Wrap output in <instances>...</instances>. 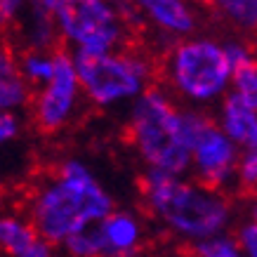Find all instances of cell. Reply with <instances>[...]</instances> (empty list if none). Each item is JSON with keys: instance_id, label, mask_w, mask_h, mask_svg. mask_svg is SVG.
<instances>
[{"instance_id": "obj_1", "label": "cell", "mask_w": 257, "mask_h": 257, "mask_svg": "<svg viewBox=\"0 0 257 257\" xmlns=\"http://www.w3.org/2000/svg\"><path fill=\"white\" fill-rule=\"evenodd\" d=\"M116 196L80 156H64L43 172L24 201V215L52 245L99 222L116 208Z\"/></svg>"}, {"instance_id": "obj_2", "label": "cell", "mask_w": 257, "mask_h": 257, "mask_svg": "<svg viewBox=\"0 0 257 257\" xmlns=\"http://www.w3.org/2000/svg\"><path fill=\"white\" fill-rule=\"evenodd\" d=\"M140 201L144 215L182 245L229 231L236 224V205L229 194L191 175L142 170Z\"/></svg>"}, {"instance_id": "obj_3", "label": "cell", "mask_w": 257, "mask_h": 257, "mask_svg": "<svg viewBox=\"0 0 257 257\" xmlns=\"http://www.w3.org/2000/svg\"><path fill=\"white\" fill-rule=\"evenodd\" d=\"M210 118L208 109L182 106L154 83L125 106V140L144 170L189 175L191 142Z\"/></svg>"}, {"instance_id": "obj_4", "label": "cell", "mask_w": 257, "mask_h": 257, "mask_svg": "<svg viewBox=\"0 0 257 257\" xmlns=\"http://www.w3.org/2000/svg\"><path fill=\"white\" fill-rule=\"evenodd\" d=\"M234 66L229 64L224 43L210 33H194L175 40L161 52V85L182 104L194 109H215L231 90Z\"/></svg>"}, {"instance_id": "obj_5", "label": "cell", "mask_w": 257, "mask_h": 257, "mask_svg": "<svg viewBox=\"0 0 257 257\" xmlns=\"http://www.w3.org/2000/svg\"><path fill=\"white\" fill-rule=\"evenodd\" d=\"M87 106L116 111L133 104L158 78V62L133 43L106 52H71Z\"/></svg>"}, {"instance_id": "obj_6", "label": "cell", "mask_w": 257, "mask_h": 257, "mask_svg": "<svg viewBox=\"0 0 257 257\" xmlns=\"http://www.w3.org/2000/svg\"><path fill=\"white\" fill-rule=\"evenodd\" d=\"M52 17L59 45L71 52H106L133 43L135 31L109 0H38Z\"/></svg>"}, {"instance_id": "obj_7", "label": "cell", "mask_w": 257, "mask_h": 257, "mask_svg": "<svg viewBox=\"0 0 257 257\" xmlns=\"http://www.w3.org/2000/svg\"><path fill=\"white\" fill-rule=\"evenodd\" d=\"M87 101L78 80L71 50L64 45L55 47V71L47 83L36 87L31 94L29 113L31 123L40 135H62L71 125L78 123Z\"/></svg>"}, {"instance_id": "obj_8", "label": "cell", "mask_w": 257, "mask_h": 257, "mask_svg": "<svg viewBox=\"0 0 257 257\" xmlns=\"http://www.w3.org/2000/svg\"><path fill=\"white\" fill-rule=\"evenodd\" d=\"M149 217L140 210L113 208L99 222L69 236L59 245L62 257H142L149 245Z\"/></svg>"}, {"instance_id": "obj_9", "label": "cell", "mask_w": 257, "mask_h": 257, "mask_svg": "<svg viewBox=\"0 0 257 257\" xmlns=\"http://www.w3.org/2000/svg\"><path fill=\"white\" fill-rule=\"evenodd\" d=\"M241 149L229 140V135L210 118L191 142L189 175L219 191H231L236 184V163Z\"/></svg>"}, {"instance_id": "obj_10", "label": "cell", "mask_w": 257, "mask_h": 257, "mask_svg": "<svg viewBox=\"0 0 257 257\" xmlns=\"http://www.w3.org/2000/svg\"><path fill=\"white\" fill-rule=\"evenodd\" d=\"M144 29H151L163 43L161 52L175 40L201 31V8L196 0H135Z\"/></svg>"}, {"instance_id": "obj_11", "label": "cell", "mask_w": 257, "mask_h": 257, "mask_svg": "<svg viewBox=\"0 0 257 257\" xmlns=\"http://www.w3.org/2000/svg\"><path fill=\"white\" fill-rule=\"evenodd\" d=\"M0 255L3 257H59V248L43 238L24 210H0Z\"/></svg>"}, {"instance_id": "obj_12", "label": "cell", "mask_w": 257, "mask_h": 257, "mask_svg": "<svg viewBox=\"0 0 257 257\" xmlns=\"http://www.w3.org/2000/svg\"><path fill=\"white\" fill-rule=\"evenodd\" d=\"M212 118L241 151L257 149V109L238 94L229 90L215 106Z\"/></svg>"}, {"instance_id": "obj_13", "label": "cell", "mask_w": 257, "mask_h": 257, "mask_svg": "<svg viewBox=\"0 0 257 257\" xmlns=\"http://www.w3.org/2000/svg\"><path fill=\"white\" fill-rule=\"evenodd\" d=\"M33 87L24 80L19 71L15 47L0 43V111L24 113L31 104Z\"/></svg>"}, {"instance_id": "obj_14", "label": "cell", "mask_w": 257, "mask_h": 257, "mask_svg": "<svg viewBox=\"0 0 257 257\" xmlns=\"http://www.w3.org/2000/svg\"><path fill=\"white\" fill-rule=\"evenodd\" d=\"M22 22L19 26V38L24 47H38V50H55L59 45V36H57L55 22L47 15V10L40 5L38 0H29L24 8L22 17L17 19Z\"/></svg>"}, {"instance_id": "obj_15", "label": "cell", "mask_w": 257, "mask_h": 257, "mask_svg": "<svg viewBox=\"0 0 257 257\" xmlns=\"http://www.w3.org/2000/svg\"><path fill=\"white\" fill-rule=\"evenodd\" d=\"M222 24L241 36L257 33V0H201Z\"/></svg>"}, {"instance_id": "obj_16", "label": "cell", "mask_w": 257, "mask_h": 257, "mask_svg": "<svg viewBox=\"0 0 257 257\" xmlns=\"http://www.w3.org/2000/svg\"><path fill=\"white\" fill-rule=\"evenodd\" d=\"M17 59H19V71H22L24 80L33 90L47 83L52 71H55V50L24 47L22 52H17Z\"/></svg>"}, {"instance_id": "obj_17", "label": "cell", "mask_w": 257, "mask_h": 257, "mask_svg": "<svg viewBox=\"0 0 257 257\" xmlns=\"http://www.w3.org/2000/svg\"><path fill=\"white\" fill-rule=\"evenodd\" d=\"M187 248L191 257H245V250L231 229L189 243Z\"/></svg>"}, {"instance_id": "obj_18", "label": "cell", "mask_w": 257, "mask_h": 257, "mask_svg": "<svg viewBox=\"0 0 257 257\" xmlns=\"http://www.w3.org/2000/svg\"><path fill=\"white\" fill-rule=\"evenodd\" d=\"M231 92L245 99L250 106L257 109V59L234 69L231 76Z\"/></svg>"}, {"instance_id": "obj_19", "label": "cell", "mask_w": 257, "mask_h": 257, "mask_svg": "<svg viewBox=\"0 0 257 257\" xmlns=\"http://www.w3.org/2000/svg\"><path fill=\"white\" fill-rule=\"evenodd\" d=\"M234 189L248 196H257V149H245L236 163V184Z\"/></svg>"}, {"instance_id": "obj_20", "label": "cell", "mask_w": 257, "mask_h": 257, "mask_svg": "<svg viewBox=\"0 0 257 257\" xmlns=\"http://www.w3.org/2000/svg\"><path fill=\"white\" fill-rule=\"evenodd\" d=\"M24 135V118L22 113H8L0 111V154L15 147Z\"/></svg>"}, {"instance_id": "obj_21", "label": "cell", "mask_w": 257, "mask_h": 257, "mask_svg": "<svg viewBox=\"0 0 257 257\" xmlns=\"http://www.w3.org/2000/svg\"><path fill=\"white\" fill-rule=\"evenodd\" d=\"M222 43H224L226 59H229V64H231L234 69H238V66H243V64H248V62H252V59H257L255 50H252V45H250L248 40H243V38H226V40H222Z\"/></svg>"}, {"instance_id": "obj_22", "label": "cell", "mask_w": 257, "mask_h": 257, "mask_svg": "<svg viewBox=\"0 0 257 257\" xmlns=\"http://www.w3.org/2000/svg\"><path fill=\"white\" fill-rule=\"evenodd\" d=\"M236 236L241 241L243 250H245V257H257V224L252 219H245L238 224L236 229Z\"/></svg>"}, {"instance_id": "obj_23", "label": "cell", "mask_w": 257, "mask_h": 257, "mask_svg": "<svg viewBox=\"0 0 257 257\" xmlns=\"http://www.w3.org/2000/svg\"><path fill=\"white\" fill-rule=\"evenodd\" d=\"M15 24H17V19H15V15L10 12L8 3H5V0H0V36H3L5 31H10Z\"/></svg>"}, {"instance_id": "obj_24", "label": "cell", "mask_w": 257, "mask_h": 257, "mask_svg": "<svg viewBox=\"0 0 257 257\" xmlns=\"http://www.w3.org/2000/svg\"><path fill=\"white\" fill-rule=\"evenodd\" d=\"M248 219H252L257 224V196H252V201H250V205H248Z\"/></svg>"}]
</instances>
